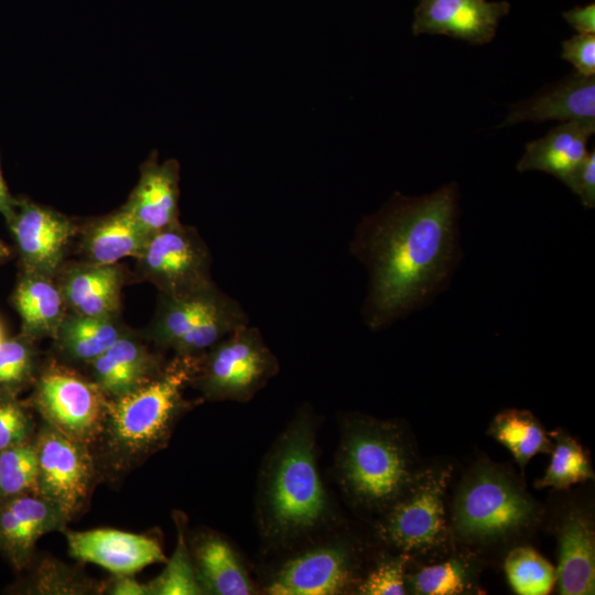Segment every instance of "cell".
I'll return each instance as SVG.
<instances>
[{
  "mask_svg": "<svg viewBox=\"0 0 595 595\" xmlns=\"http://www.w3.org/2000/svg\"><path fill=\"white\" fill-rule=\"evenodd\" d=\"M459 193L455 182L433 193L394 192L365 216L350 252L367 269L366 325L382 329L428 304L444 289L458 262Z\"/></svg>",
  "mask_w": 595,
  "mask_h": 595,
  "instance_id": "obj_1",
  "label": "cell"
},
{
  "mask_svg": "<svg viewBox=\"0 0 595 595\" xmlns=\"http://www.w3.org/2000/svg\"><path fill=\"white\" fill-rule=\"evenodd\" d=\"M195 367L196 358L175 356L145 385L107 398L102 426L91 446L99 475L118 478L166 445L190 405L183 390Z\"/></svg>",
  "mask_w": 595,
  "mask_h": 595,
  "instance_id": "obj_2",
  "label": "cell"
},
{
  "mask_svg": "<svg viewBox=\"0 0 595 595\" xmlns=\"http://www.w3.org/2000/svg\"><path fill=\"white\" fill-rule=\"evenodd\" d=\"M294 423L281 437L268 465L264 511L269 528L280 536L305 532L327 511V499L315 459L313 431Z\"/></svg>",
  "mask_w": 595,
  "mask_h": 595,
  "instance_id": "obj_3",
  "label": "cell"
},
{
  "mask_svg": "<svg viewBox=\"0 0 595 595\" xmlns=\"http://www.w3.org/2000/svg\"><path fill=\"white\" fill-rule=\"evenodd\" d=\"M339 470L349 495L369 508H389L409 487L416 470L401 431L389 423L363 420L344 435Z\"/></svg>",
  "mask_w": 595,
  "mask_h": 595,
  "instance_id": "obj_4",
  "label": "cell"
},
{
  "mask_svg": "<svg viewBox=\"0 0 595 595\" xmlns=\"http://www.w3.org/2000/svg\"><path fill=\"white\" fill-rule=\"evenodd\" d=\"M539 515L537 501L509 470L482 463L470 469L458 487L452 527L466 542L490 543L522 533Z\"/></svg>",
  "mask_w": 595,
  "mask_h": 595,
  "instance_id": "obj_5",
  "label": "cell"
},
{
  "mask_svg": "<svg viewBox=\"0 0 595 595\" xmlns=\"http://www.w3.org/2000/svg\"><path fill=\"white\" fill-rule=\"evenodd\" d=\"M279 370L261 332L244 325L196 358L191 382L209 400L247 401Z\"/></svg>",
  "mask_w": 595,
  "mask_h": 595,
  "instance_id": "obj_6",
  "label": "cell"
},
{
  "mask_svg": "<svg viewBox=\"0 0 595 595\" xmlns=\"http://www.w3.org/2000/svg\"><path fill=\"white\" fill-rule=\"evenodd\" d=\"M451 466L416 472L405 491L388 508L380 537L404 553H428L448 538L444 497Z\"/></svg>",
  "mask_w": 595,
  "mask_h": 595,
  "instance_id": "obj_7",
  "label": "cell"
},
{
  "mask_svg": "<svg viewBox=\"0 0 595 595\" xmlns=\"http://www.w3.org/2000/svg\"><path fill=\"white\" fill-rule=\"evenodd\" d=\"M136 259L140 278L161 295L183 299L216 286L209 249L194 227L177 223L150 235Z\"/></svg>",
  "mask_w": 595,
  "mask_h": 595,
  "instance_id": "obj_8",
  "label": "cell"
},
{
  "mask_svg": "<svg viewBox=\"0 0 595 595\" xmlns=\"http://www.w3.org/2000/svg\"><path fill=\"white\" fill-rule=\"evenodd\" d=\"M106 401L89 377L61 363H52L39 374L32 396L42 421L90 446L100 433Z\"/></svg>",
  "mask_w": 595,
  "mask_h": 595,
  "instance_id": "obj_9",
  "label": "cell"
},
{
  "mask_svg": "<svg viewBox=\"0 0 595 595\" xmlns=\"http://www.w3.org/2000/svg\"><path fill=\"white\" fill-rule=\"evenodd\" d=\"M34 442L37 496L55 505L69 522L83 511L100 476L93 447L62 434L44 421Z\"/></svg>",
  "mask_w": 595,
  "mask_h": 595,
  "instance_id": "obj_10",
  "label": "cell"
},
{
  "mask_svg": "<svg viewBox=\"0 0 595 595\" xmlns=\"http://www.w3.org/2000/svg\"><path fill=\"white\" fill-rule=\"evenodd\" d=\"M24 270L55 277L79 226L69 217L28 199H14L4 215Z\"/></svg>",
  "mask_w": 595,
  "mask_h": 595,
  "instance_id": "obj_11",
  "label": "cell"
},
{
  "mask_svg": "<svg viewBox=\"0 0 595 595\" xmlns=\"http://www.w3.org/2000/svg\"><path fill=\"white\" fill-rule=\"evenodd\" d=\"M509 11L508 1L418 0L412 33L446 35L482 45L494 40L501 19Z\"/></svg>",
  "mask_w": 595,
  "mask_h": 595,
  "instance_id": "obj_12",
  "label": "cell"
},
{
  "mask_svg": "<svg viewBox=\"0 0 595 595\" xmlns=\"http://www.w3.org/2000/svg\"><path fill=\"white\" fill-rule=\"evenodd\" d=\"M69 554L96 564L113 575L136 574L142 569L165 563L161 544L153 538L111 528L65 531Z\"/></svg>",
  "mask_w": 595,
  "mask_h": 595,
  "instance_id": "obj_13",
  "label": "cell"
},
{
  "mask_svg": "<svg viewBox=\"0 0 595 595\" xmlns=\"http://www.w3.org/2000/svg\"><path fill=\"white\" fill-rule=\"evenodd\" d=\"M354 573V555L346 545L315 548L288 561L267 592L272 595L339 594L350 585Z\"/></svg>",
  "mask_w": 595,
  "mask_h": 595,
  "instance_id": "obj_14",
  "label": "cell"
},
{
  "mask_svg": "<svg viewBox=\"0 0 595 595\" xmlns=\"http://www.w3.org/2000/svg\"><path fill=\"white\" fill-rule=\"evenodd\" d=\"M68 523L62 511L44 498L26 494L0 506V551L18 567L31 560L37 540L50 532L63 531Z\"/></svg>",
  "mask_w": 595,
  "mask_h": 595,
  "instance_id": "obj_15",
  "label": "cell"
},
{
  "mask_svg": "<svg viewBox=\"0 0 595 595\" xmlns=\"http://www.w3.org/2000/svg\"><path fill=\"white\" fill-rule=\"evenodd\" d=\"M55 280L67 312L95 317L119 316L126 275L118 263L65 262Z\"/></svg>",
  "mask_w": 595,
  "mask_h": 595,
  "instance_id": "obj_16",
  "label": "cell"
},
{
  "mask_svg": "<svg viewBox=\"0 0 595 595\" xmlns=\"http://www.w3.org/2000/svg\"><path fill=\"white\" fill-rule=\"evenodd\" d=\"M180 164L170 159L160 163L153 153L141 166L140 178L122 205L150 235L178 220Z\"/></svg>",
  "mask_w": 595,
  "mask_h": 595,
  "instance_id": "obj_17",
  "label": "cell"
},
{
  "mask_svg": "<svg viewBox=\"0 0 595 595\" xmlns=\"http://www.w3.org/2000/svg\"><path fill=\"white\" fill-rule=\"evenodd\" d=\"M549 120H595V76L574 71L531 98L513 104L501 127Z\"/></svg>",
  "mask_w": 595,
  "mask_h": 595,
  "instance_id": "obj_18",
  "label": "cell"
},
{
  "mask_svg": "<svg viewBox=\"0 0 595 595\" xmlns=\"http://www.w3.org/2000/svg\"><path fill=\"white\" fill-rule=\"evenodd\" d=\"M164 366L162 358L130 331L87 367L88 377L107 398H113L145 385Z\"/></svg>",
  "mask_w": 595,
  "mask_h": 595,
  "instance_id": "obj_19",
  "label": "cell"
},
{
  "mask_svg": "<svg viewBox=\"0 0 595 595\" xmlns=\"http://www.w3.org/2000/svg\"><path fill=\"white\" fill-rule=\"evenodd\" d=\"M595 120L567 121L526 145L517 163L519 172L542 171L567 184L588 154L587 143Z\"/></svg>",
  "mask_w": 595,
  "mask_h": 595,
  "instance_id": "obj_20",
  "label": "cell"
},
{
  "mask_svg": "<svg viewBox=\"0 0 595 595\" xmlns=\"http://www.w3.org/2000/svg\"><path fill=\"white\" fill-rule=\"evenodd\" d=\"M558 589L563 595H589L595 589V532L591 516L571 510L559 532Z\"/></svg>",
  "mask_w": 595,
  "mask_h": 595,
  "instance_id": "obj_21",
  "label": "cell"
},
{
  "mask_svg": "<svg viewBox=\"0 0 595 595\" xmlns=\"http://www.w3.org/2000/svg\"><path fill=\"white\" fill-rule=\"evenodd\" d=\"M78 236L84 261L115 264L126 257L137 258L150 234L121 206L79 227Z\"/></svg>",
  "mask_w": 595,
  "mask_h": 595,
  "instance_id": "obj_22",
  "label": "cell"
},
{
  "mask_svg": "<svg viewBox=\"0 0 595 595\" xmlns=\"http://www.w3.org/2000/svg\"><path fill=\"white\" fill-rule=\"evenodd\" d=\"M191 554L203 594L248 595L251 581L230 544L219 534L206 532L193 542Z\"/></svg>",
  "mask_w": 595,
  "mask_h": 595,
  "instance_id": "obj_23",
  "label": "cell"
},
{
  "mask_svg": "<svg viewBox=\"0 0 595 595\" xmlns=\"http://www.w3.org/2000/svg\"><path fill=\"white\" fill-rule=\"evenodd\" d=\"M13 304L22 321L23 335L32 340L54 338L67 313L55 277L33 271L24 270L13 293Z\"/></svg>",
  "mask_w": 595,
  "mask_h": 595,
  "instance_id": "obj_24",
  "label": "cell"
},
{
  "mask_svg": "<svg viewBox=\"0 0 595 595\" xmlns=\"http://www.w3.org/2000/svg\"><path fill=\"white\" fill-rule=\"evenodd\" d=\"M129 332L119 316L95 317L67 312L53 339L66 365L88 366Z\"/></svg>",
  "mask_w": 595,
  "mask_h": 595,
  "instance_id": "obj_25",
  "label": "cell"
},
{
  "mask_svg": "<svg viewBox=\"0 0 595 595\" xmlns=\"http://www.w3.org/2000/svg\"><path fill=\"white\" fill-rule=\"evenodd\" d=\"M217 286L183 299L160 294L158 309L148 336L161 348H173L225 296Z\"/></svg>",
  "mask_w": 595,
  "mask_h": 595,
  "instance_id": "obj_26",
  "label": "cell"
},
{
  "mask_svg": "<svg viewBox=\"0 0 595 595\" xmlns=\"http://www.w3.org/2000/svg\"><path fill=\"white\" fill-rule=\"evenodd\" d=\"M488 433L512 454L523 468L539 453L551 452L553 442L529 411L509 409L498 413Z\"/></svg>",
  "mask_w": 595,
  "mask_h": 595,
  "instance_id": "obj_27",
  "label": "cell"
},
{
  "mask_svg": "<svg viewBox=\"0 0 595 595\" xmlns=\"http://www.w3.org/2000/svg\"><path fill=\"white\" fill-rule=\"evenodd\" d=\"M247 324L249 318L242 306L235 299L225 295L172 349L177 357L197 358L217 342Z\"/></svg>",
  "mask_w": 595,
  "mask_h": 595,
  "instance_id": "obj_28",
  "label": "cell"
},
{
  "mask_svg": "<svg viewBox=\"0 0 595 595\" xmlns=\"http://www.w3.org/2000/svg\"><path fill=\"white\" fill-rule=\"evenodd\" d=\"M107 582L96 581L74 566L46 556L34 569L28 583L30 594L91 595L105 593Z\"/></svg>",
  "mask_w": 595,
  "mask_h": 595,
  "instance_id": "obj_29",
  "label": "cell"
},
{
  "mask_svg": "<svg viewBox=\"0 0 595 595\" xmlns=\"http://www.w3.org/2000/svg\"><path fill=\"white\" fill-rule=\"evenodd\" d=\"M412 592L422 595H456L475 589L476 570L464 556L422 566L409 576Z\"/></svg>",
  "mask_w": 595,
  "mask_h": 595,
  "instance_id": "obj_30",
  "label": "cell"
},
{
  "mask_svg": "<svg viewBox=\"0 0 595 595\" xmlns=\"http://www.w3.org/2000/svg\"><path fill=\"white\" fill-rule=\"evenodd\" d=\"M550 436L555 441L551 461L544 476L537 482V487L564 489L593 478L591 463L572 436L562 431H553Z\"/></svg>",
  "mask_w": 595,
  "mask_h": 595,
  "instance_id": "obj_31",
  "label": "cell"
},
{
  "mask_svg": "<svg viewBox=\"0 0 595 595\" xmlns=\"http://www.w3.org/2000/svg\"><path fill=\"white\" fill-rule=\"evenodd\" d=\"M505 571L510 586L520 595L548 594L556 581L553 565L528 547H518L509 552Z\"/></svg>",
  "mask_w": 595,
  "mask_h": 595,
  "instance_id": "obj_32",
  "label": "cell"
},
{
  "mask_svg": "<svg viewBox=\"0 0 595 595\" xmlns=\"http://www.w3.org/2000/svg\"><path fill=\"white\" fill-rule=\"evenodd\" d=\"M37 495V452L34 440L0 451V498Z\"/></svg>",
  "mask_w": 595,
  "mask_h": 595,
  "instance_id": "obj_33",
  "label": "cell"
},
{
  "mask_svg": "<svg viewBox=\"0 0 595 595\" xmlns=\"http://www.w3.org/2000/svg\"><path fill=\"white\" fill-rule=\"evenodd\" d=\"M150 595H198L203 591L198 584L195 567L187 547L184 528L177 521V543L165 567L148 583Z\"/></svg>",
  "mask_w": 595,
  "mask_h": 595,
  "instance_id": "obj_34",
  "label": "cell"
},
{
  "mask_svg": "<svg viewBox=\"0 0 595 595\" xmlns=\"http://www.w3.org/2000/svg\"><path fill=\"white\" fill-rule=\"evenodd\" d=\"M36 351L32 339L22 336L0 344V398L13 397L35 377Z\"/></svg>",
  "mask_w": 595,
  "mask_h": 595,
  "instance_id": "obj_35",
  "label": "cell"
},
{
  "mask_svg": "<svg viewBox=\"0 0 595 595\" xmlns=\"http://www.w3.org/2000/svg\"><path fill=\"white\" fill-rule=\"evenodd\" d=\"M35 433L26 409L14 397L0 398V451L31 442Z\"/></svg>",
  "mask_w": 595,
  "mask_h": 595,
  "instance_id": "obj_36",
  "label": "cell"
},
{
  "mask_svg": "<svg viewBox=\"0 0 595 595\" xmlns=\"http://www.w3.org/2000/svg\"><path fill=\"white\" fill-rule=\"evenodd\" d=\"M405 554L380 562L360 583L358 592L365 595L405 594Z\"/></svg>",
  "mask_w": 595,
  "mask_h": 595,
  "instance_id": "obj_37",
  "label": "cell"
},
{
  "mask_svg": "<svg viewBox=\"0 0 595 595\" xmlns=\"http://www.w3.org/2000/svg\"><path fill=\"white\" fill-rule=\"evenodd\" d=\"M561 57L570 62L578 74L595 76V34L577 33L563 41Z\"/></svg>",
  "mask_w": 595,
  "mask_h": 595,
  "instance_id": "obj_38",
  "label": "cell"
},
{
  "mask_svg": "<svg viewBox=\"0 0 595 595\" xmlns=\"http://www.w3.org/2000/svg\"><path fill=\"white\" fill-rule=\"evenodd\" d=\"M566 186L576 194L586 208L595 207V151L587 156L573 174Z\"/></svg>",
  "mask_w": 595,
  "mask_h": 595,
  "instance_id": "obj_39",
  "label": "cell"
},
{
  "mask_svg": "<svg viewBox=\"0 0 595 595\" xmlns=\"http://www.w3.org/2000/svg\"><path fill=\"white\" fill-rule=\"evenodd\" d=\"M565 21L581 34H595V4L577 6L563 12Z\"/></svg>",
  "mask_w": 595,
  "mask_h": 595,
  "instance_id": "obj_40",
  "label": "cell"
},
{
  "mask_svg": "<svg viewBox=\"0 0 595 595\" xmlns=\"http://www.w3.org/2000/svg\"><path fill=\"white\" fill-rule=\"evenodd\" d=\"M105 593L110 595H150L148 583L139 582L133 574L113 575Z\"/></svg>",
  "mask_w": 595,
  "mask_h": 595,
  "instance_id": "obj_41",
  "label": "cell"
},
{
  "mask_svg": "<svg viewBox=\"0 0 595 595\" xmlns=\"http://www.w3.org/2000/svg\"><path fill=\"white\" fill-rule=\"evenodd\" d=\"M14 198H12L8 192L4 180L0 169V213L6 215L12 206Z\"/></svg>",
  "mask_w": 595,
  "mask_h": 595,
  "instance_id": "obj_42",
  "label": "cell"
},
{
  "mask_svg": "<svg viewBox=\"0 0 595 595\" xmlns=\"http://www.w3.org/2000/svg\"><path fill=\"white\" fill-rule=\"evenodd\" d=\"M9 256V249L6 247V245L0 240V261L6 259Z\"/></svg>",
  "mask_w": 595,
  "mask_h": 595,
  "instance_id": "obj_43",
  "label": "cell"
},
{
  "mask_svg": "<svg viewBox=\"0 0 595 595\" xmlns=\"http://www.w3.org/2000/svg\"><path fill=\"white\" fill-rule=\"evenodd\" d=\"M4 336H3V329H2V326L0 324V344L4 340Z\"/></svg>",
  "mask_w": 595,
  "mask_h": 595,
  "instance_id": "obj_44",
  "label": "cell"
}]
</instances>
